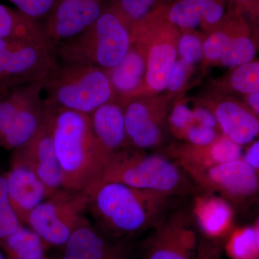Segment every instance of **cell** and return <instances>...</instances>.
<instances>
[{
	"label": "cell",
	"mask_w": 259,
	"mask_h": 259,
	"mask_svg": "<svg viewBox=\"0 0 259 259\" xmlns=\"http://www.w3.org/2000/svg\"><path fill=\"white\" fill-rule=\"evenodd\" d=\"M45 102L63 188L93 193L101 182L105 159L92 131L90 116Z\"/></svg>",
	"instance_id": "obj_1"
},
{
	"label": "cell",
	"mask_w": 259,
	"mask_h": 259,
	"mask_svg": "<svg viewBox=\"0 0 259 259\" xmlns=\"http://www.w3.org/2000/svg\"><path fill=\"white\" fill-rule=\"evenodd\" d=\"M168 199L119 182H103L92 193L88 210L100 231L123 239L154 228L164 217Z\"/></svg>",
	"instance_id": "obj_2"
},
{
	"label": "cell",
	"mask_w": 259,
	"mask_h": 259,
	"mask_svg": "<svg viewBox=\"0 0 259 259\" xmlns=\"http://www.w3.org/2000/svg\"><path fill=\"white\" fill-rule=\"evenodd\" d=\"M108 182H119L168 198L193 190V183L177 162L163 155L148 154L133 148L107 158L100 183Z\"/></svg>",
	"instance_id": "obj_3"
},
{
	"label": "cell",
	"mask_w": 259,
	"mask_h": 259,
	"mask_svg": "<svg viewBox=\"0 0 259 259\" xmlns=\"http://www.w3.org/2000/svg\"><path fill=\"white\" fill-rule=\"evenodd\" d=\"M132 44L131 25L111 5L84 31L61 42L57 53L61 61L108 70L121 62Z\"/></svg>",
	"instance_id": "obj_4"
},
{
	"label": "cell",
	"mask_w": 259,
	"mask_h": 259,
	"mask_svg": "<svg viewBox=\"0 0 259 259\" xmlns=\"http://www.w3.org/2000/svg\"><path fill=\"white\" fill-rule=\"evenodd\" d=\"M46 101L53 106L90 115L116 100L106 69L61 61L45 81Z\"/></svg>",
	"instance_id": "obj_5"
},
{
	"label": "cell",
	"mask_w": 259,
	"mask_h": 259,
	"mask_svg": "<svg viewBox=\"0 0 259 259\" xmlns=\"http://www.w3.org/2000/svg\"><path fill=\"white\" fill-rule=\"evenodd\" d=\"M90 191L61 188L30 212L25 224L36 233L48 246H64L76 229L89 222Z\"/></svg>",
	"instance_id": "obj_6"
},
{
	"label": "cell",
	"mask_w": 259,
	"mask_h": 259,
	"mask_svg": "<svg viewBox=\"0 0 259 259\" xmlns=\"http://www.w3.org/2000/svg\"><path fill=\"white\" fill-rule=\"evenodd\" d=\"M133 42L144 50L146 74L139 97L151 96L166 90L177 59V41L169 35H161V27L152 12L141 21L131 25Z\"/></svg>",
	"instance_id": "obj_7"
},
{
	"label": "cell",
	"mask_w": 259,
	"mask_h": 259,
	"mask_svg": "<svg viewBox=\"0 0 259 259\" xmlns=\"http://www.w3.org/2000/svg\"><path fill=\"white\" fill-rule=\"evenodd\" d=\"M200 190L233 204H245L259 197V174L243 158L208 168H184Z\"/></svg>",
	"instance_id": "obj_8"
},
{
	"label": "cell",
	"mask_w": 259,
	"mask_h": 259,
	"mask_svg": "<svg viewBox=\"0 0 259 259\" xmlns=\"http://www.w3.org/2000/svg\"><path fill=\"white\" fill-rule=\"evenodd\" d=\"M57 47L26 41L0 56V92L45 81L58 64Z\"/></svg>",
	"instance_id": "obj_9"
},
{
	"label": "cell",
	"mask_w": 259,
	"mask_h": 259,
	"mask_svg": "<svg viewBox=\"0 0 259 259\" xmlns=\"http://www.w3.org/2000/svg\"><path fill=\"white\" fill-rule=\"evenodd\" d=\"M197 241L190 214L180 209L153 228L145 243L143 259H194Z\"/></svg>",
	"instance_id": "obj_10"
},
{
	"label": "cell",
	"mask_w": 259,
	"mask_h": 259,
	"mask_svg": "<svg viewBox=\"0 0 259 259\" xmlns=\"http://www.w3.org/2000/svg\"><path fill=\"white\" fill-rule=\"evenodd\" d=\"M10 165H21L31 170L47 186L51 195L63 188L62 173L53 141L47 105L44 123L31 139L13 150Z\"/></svg>",
	"instance_id": "obj_11"
},
{
	"label": "cell",
	"mask_w": 259,
	"mask_h": 259,
	"mask_svg": "<svg viewBox=\"0 0 259 259\" xmlns=\"http://www.w3.org/2000/svg\"><path fill=\"white\" fill-rule=\"evenodd\" d=\"M111 5V0H57L42 24L48 38L58 47L91 26Z\"/></svg>",
	"instance_id": "obj_12"
},
{
	"label": "cell",
	"mask_w": 259,
	"mask_h": 259,
	"mask_svg": "<svg viewBox=\"0 0 259 259\" xmlns=\"http://www.w3.org/2000/svg\"><path fill=\"white\" fill-rule=\"evenodd\" d=\"M126 133L130 146L146 151L163 141L166 107L151 96L131 99L123 105Z\"/></svg>",
	"instance_id": "obj_13"
},
{
	"label": "cell",
	"mask_w": 259,
	"mask_h": 259,
	"mask_svg": "<svg viewBox=\"0 0 259 259\" xmlns=\"http://www.w3.org/2000/svg\"><path fill=\"white\" fill-rule=\"evenodd\" d=\"M132 249L122 238L109 236L91 223L79 227L64 245L61 259H131Z\"/></svg>",
	"instance_id": "obj_14"
},
{
	"label": "cell",
	"mask_w": 259,
	"mask_h": 259,
	"mask_svg": "<svg viewBox=\"0 0 259 259\" xmlns=\"http://www.w3.org/2000/svg\"><path fill=\"white\" fill-rule=\"evenodd\" d=\"M89 116L94 136L105 161L112 155L132 148L126 133L124 106L118 100L104 104Z\"/></svg>",
	"instance_id": "obj_15"
},
{
	"label": "cell",
	"mask_w": 259,
	"mask_h": 259,
	"mask_svg": "<svg viewBox=\"0 0 259 259\" xmlns=\"http://www.w3.org/2000/svg\"><path fill=\"white\" fill-rule=\"evenodd\" d=\"M243 156L241 146L223 135L207 146L177 145L168 148L166 153V156L177 162L183 169L208 168L236 161L243 158Z\"/></svg>",
	"instance_id": "obj_16"
},
{
	"label": "cell",
	"mask_w": 259,
	"mask_h": 259,
	"mask_svg": "<svg viewBox=\"0 0 259 259\" xmlns=\"http://www.w3.org/2000/svg\"><path fill=\"white\" fill-rule=\"evenodd\" d=\"M12 207L23 224L34 209L51 196L47 186L27 167L10 165L3 174Z\"/></svg>",
	"instance_id": "obj_17"
},
{
	"label": "cell",
	"mask_w": 259,
	"mask_h": 259,
	"mask_svg": "<svg viewBox=\"0 0 259 259\" xmlns=\"http://www.w3.org/2000/svg\"><path fill=\"white\" fill-rule=\"evenodd\" d=\"M116 100L122 105L136 98L144 87L146 74V54L133 42L127 55L115 67L107 70Z\"/></svg>",
	"instance_id": "obj_18"
},
{
	"label": "cell",
	"mask_w": 259,
	"mask_h": 259,
	"mask_svg": "<svg viewBox=\"0 0 259 259\" xmlns=\"http://www.w3.org/2000/svg\"><path fill=\"white\" fill-rule=\"evenodd\" d=\"M193 216L202 236L209 239L221 241L231 231L233 211L226 199L206 193L196 197Z\"/></svg>",
	"instance_id": "obj_19"
},
{
	"label": "cell",
	"mask_w": 259,
	"mask_h": 259,
	"mask_svg": "<svg viewBox=\"0 0 259 259\" xmlns=\"http://www.w3.org/2000/svg\"><path fill=\"white\" fill-rule=\"evenodd\" d=\"M217 119L222 135L236 144H250L259 136V120L239 104L224 100L209 109Z\"/></svg>",
	"instance_id": "obj_20"
},
{
	"label": "cell",
	"mask_w": 259,
	"mask_h": 259,
	"mask_svg": "<svg viewBox=\"0 0 259 259\" xmlns=\"http://www.w3.org/2000/svg\"><path fill=\"white\" fill-rule=\"evenodd\" d=\"M44 87L45 81H40L0 92V144L29 104L42 95Z\"/></svg>",
	"instance_id": "obj_21"
},
{
	"label": "cell",
	"mask_w": 259,
	"mask_h": 259,
	"mask_svg": "<svg viewBox=\"0 0 259 259\" xmlns=\"http://www.w3.org/2000/svg\"><path fill=\"white\" fill-rule=\"evenodd\" d=\"M0 38H15L54 45L44 25L25 16L18 10L0 4ZM56 47V46H55Z\"/></svg>",
	"instance_id": "obj_22"
},
{
	"label": "cell",
	"mask_w": 259,
	"mask_h": 259,
	"mask_svg": "<svg viewBox=\"0 0 259 259\" xmlns=\"http://www.w3.org/2000/svg\"><path fill=\"white\" fill-rule=\"evenodd\" d=\"M48 248L36 233L25 226L0 243L7 259H46Z\"/></svg>",
	"instance_id": "obj_23"
},
{
	"label": "cell",
	"mask_w": 259,
	"mask_h": 259,
	"mask_svg": "<svg viewBox=\"0 0 259 259\" xmlns=\"http://www.w3.org/2000/svg\"><path fill=\"white\" fill-rule=\"evenodd\" d=\"M215 0H177L166 12V19L172 26L190 30L202 23L206 10Z\"/></svg>",
	"instance_id": "obj_24"
},
{
	"label": "cell",
	"mask_w": 259,
	"mask_h": 259,
	"mask_svg": "<svg viewBox=\"0 0 259 259\" xmlns=\"http://www.w3.org/2000/svg\"><path fill=\"white\" fill-rule=\"evenodd\" d=\"M226 250L232 259H254L259 256V248L254 227H245L231 233Z\"/></svg>",
	"instance_id": "obj_25"
},
{
	"label": "cell",
	"mask_w": 259,
	"mask_h": 259,
	"mask_svg": "<svg viewBox=\"0 0 259 259\" xmlns=\"http://www.w3.org/2000/svg\"><path fill=\"white\" fill-rule=\"evenodd\" d=\"M255 54V45L249 37L231 36L219 61L228 67H238L250 62Z\"/></svg>",
	"instance_id": "obj_26"
},
{
	"label": "cell",
	"mask_w": 259,
	"mask_h": 259,
	"mask_svg": "<svg viewBox=\"0 0 259 259\" xmlns=\"http://www.w3.org/2000/svg\"><path fill=\"white\" fill-rule=\"evenodd\" d=\"M229 82L238 93L248 95L259 93V61L236 67L230 76Z\"/></svg>",
	"instance_id": "obj_27"
},
{
	"label": "cell",
	"mask_w": 259,
	"mask_h": 259,
	"mask_svg": "<svg viewBox=\"0 0 259 259\" xmlns=\"http://www.w3.org/2000/svg\"><path fill=\"white\" fill-rule=\"evenodd\" d=\"M22 226L8 197V187L4 175H0V243L11 236Z\"/></svg>",
	"instance_id": "obj_28"
},
{
	"label": "cell",
	"mask_w": 259,
	"mask_h": 259,
	"mask_svg": "<svg viewBox=\"0 0 259 259\" xmlns=\"http://www.w3.org/2000/svg\"><path fill=\"white\" fill-rule=\"evenodd\" d=\"M112 6L132 25L151 14L158 0H111Z\"/></svg>",
	"instance_id": "obj_29"
},
{
	"label": "cell",
	"mask_w": 259,
	"mask_h": 259,
	"mask_svg": "<svg viewBox=\"0 0 259 259\" xmlns=\"http://www.w3.org/2000/svg\"><path fill=\"white\" fill-rule=\"evenodd\" d=\"M177 52L181 60L191 68L204 58L203 42L194 34H183L177 40Z\"/></svg>",
	"instance_id": "obj_30"
},
{
	"label": "cell",
	"mask_w": 259,
	"mask_h": 259,
	"mask_svg": "<svg viewBox=\"0 0 259 259\" xmlns=\"http://www.w3.org/2000/svg\"><path fill=\"white\" fill-rule=\"evenodd\" d=\"M19 11L25 16L38 21L39 19H47L57 0H10Z\"/></svg>",
	"instance_id": "obj_31"
},
{
	"label": "cell",
	"mask_w": 259,
	"mask_h": 259,
	"mask_svg": "<svg viewBox=\"0 0 259 259\" xmlns=\"http://www.w3.org/2000/svg\"><path fill=\"white\" fill-rule=\"evenodd\" d=\"M231 35L223 30L213 32L203 42V56L210 62L219 61Z\"/></svg>",
	"instance_id": "obj_32"
},
{
	"label": "cell",
	"mask_w": 259,
	"mask_h": 259,
	"mask_svg": "<svg viewBox=\"0 0 259 259\" xmlns=\"http://www.w3.org/2000/svg\"><path fill=\"white\" fill-rule=\"evenodd\" d=\"M169 123L173 132L178 137L182 138L187 128L195 124L193 110L185 103L177 104L170 114Z\"/></svg>",
	"instance_id": "obj_33"
},
{
	"label": "cell",
	"mask_w": 259,
	"mask_h": 259,
	"mask_svg": "<svg viewBox=\"0 0 259 259\" xmlns=\"http://www.w3.org/2000/svg\"><path fill=\"white\" fill-rule=\"evenodd\" d=\"M220 136L218 130L194 124L187 128L182 138L188 142L187 144L202 146L212 144Z\"/></svg>",
	"instance_id": "obj_34"
},
{
	"label": "cell",
	"mask_w": 259,
	"mask_h": 259,
	"mask_svg": "<svg viewBox=\"0 0 259 259\" xmlns=\"http://www.w3.org/2000/svg\"><path fill=\"white\" fill-rule=\"evenodd\" d=\"M221 241L209 239L202 236L197 241L194 259H221Z\"/></svg>",
	"instance_id": "obj_35"
},
{
	"label": "cell",
	"mask_w": 259,
	"mask_h": 259,
	"mask_svg": "<svg viewBox=\"0 0 259 259\" xmlns=\"http://www.w3.org/2000/svg\"><path fill=\"white\" fill-rule=\"evenodd\" d=\"M189 67L183 61L177 59L172 69L166 89L171 93H176L185 84L188 74Z\"/></svg>",
	"instance_id": "obj_36"
},
{
	"label": "cell",
	"mask_w": 259,
	"mask_h": 259,
	"mask_svg": "<svg viewBox=\"0 0 259 259\" xmlns=\"http://www.w3.org/2000/svg\"><path fill=\"white\" fill-rule=\"evenodd\" d=\"M225 8L221 0H215L204 13L202 23L206 26L212 27L221 21L224 16Z\"/></svg>",
	"instance_id": "obj_37"
},
{
	"label": "cell",
	"mask_w": 259,
	"mask_h": 259,
	"mask_svg": "<svg viewBox=\"0 0 259 259\" xmlns=\"http://www.w3.org/2000/svg\"><path fill=\"white\" fill-rule=\"evenodd\" d=\"M194 122L195 124L218 130L217 119L213 112L205 107H197L193 110Z\"/></svg>",
	"instance_id": "obj_38"
},
{
	"label": "cell",
	"mask_w": 259,
	"mask_h": 259,
	"mask_svg": "<svg viewBox=\"0 0 259 259\" xmlns=\"http://www.w3.org/2000/svg\"><path fill=\"white\" fill-rule=\"evenodd\" d=\"M243 158L259 174V141L248 148Z\"/></svg>",
	"instance_id": "obj_39"
},
{
	"label": "cell",
	"mask_w": 259,
	"mask_h": 259,
	"mask_svg": "<svg viewBox=\"0 0 259 259\" xmlns=\"http://www.w3.org/2000/svg\"><path fill=\"white\" fill-rule=\"evenodd\" d=\"M26 41H30V40L15 38H0V56L18 49Z\"/></svg>",
	"instance_id": "obj_40"
},
{
	"label": "cell",
	"mask_w": 259,
	"mask_h": 259,
	"mask_svg": "<svg viewBox=\"0 0 259 259\" xmlns=\"http://www.w3.org/2000/svg\"><path fill=\"white\" fill-rule=\"evenodd\" d=\"M247 102L250 108L255 112V114L259 115V93L248 95Z\"/></svg>",
	"instance_id": "obj_41"
},
{
	"label": "cell",
	"mask_w": 259,
	"mask_h": 259,
	"mask_svg": "<svg viewBox=\"0 0 259 259\" xmlns=\"http://www.w3.org/2000/svg\"><path fill=\"white\" fill-rule=\"evenodd\" d=\"M253 227H254L255 233H256L257 241H258L259 248V213L257 215L256 219H255V226Z\"/></svg>",
	"instance_id": "obj_42"
},
{
	"label": "cell",
	"mask_w": 259,
	"mask_h": 259,
	"mask_svg": "<svg viewBox=\"0 0 259 259\" xmlns=\"http://www.w3.org/2000/svg\"><path fill=\"white\" fill-rule=\"evenodd\" d=\"M0 259H7L6 256H5V253H3V250L0 249Z\"/></svg>",
	"instance_id": "obj_43"
},
{
	"label": "cell",
	"mask_w": 259,
	"mask_h": 259,
	"mask_svg": "<svg viewBox=\"0 0 259 259\" xmlns=\"http://www.w3.org/2000/svg\"><path fill=\"white\" fill-rule=\"evenodd\" d=\"M236 1L245 2V1H247V0H236Z\"/></svg>",
	"instance_id": "obj_44"
},
{
	"label": "cell",
	"mask_w": 259,
	"mask_h": 259,
	"mask_svg": "<svg viewBox=\"0 0 259 259\" xmlns=\"http://www.w3.org/2000/svg\"><path fill=\"white\" fill-rule=\"evenodd\" d=\"M254 259H259V256L258 257H257V258H255Z\"/></svg>",
	"instance_id": "obj_45"
},
{
	"label": "cell",
	"mask_w": 259,
	"mask_h": 259,
	"mask_svg": "<svg viewBox=\"0 0 259 259\" xmlns=\"http://www.w3.org/2000/svg\"><path fill=\"white\" fill-rule=\"evenodd\" d=\"M46 259H51V258H47H47H46Z\"/></svg>",
	"instance_id": "obj_46"
},
{
	"label": "cell",
	"mask_w": 259,
	"mask_h": 259,
	"mask_svg": "<svg viewBox=\"0 0 259 259\" xmlns=\"http://www.w3.org/2000/svg\"><path fill=\"white\" fill-rule=\"evenodd\" d=\"M175 1H177V0H175V1H174V2H175Z\"/></svg>",
	"instance_id": "obj_47"
}]
</instances>
